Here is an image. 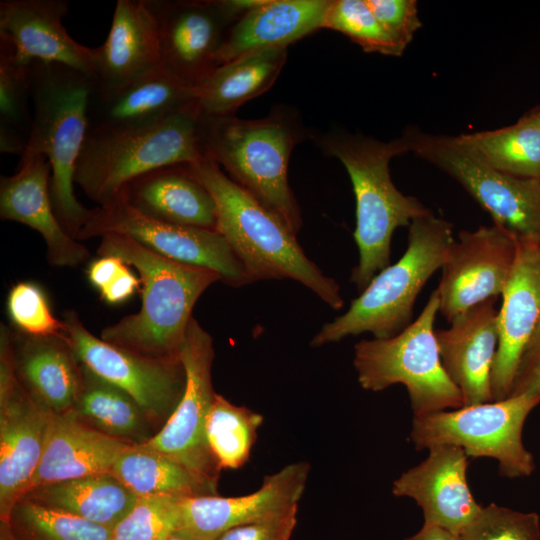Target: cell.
<instances>
[{
	"mask_svg": "<svg viewBox=\"0 0 540 540\" xmlns=\"http://www.w3.org/2000/svg\"><path fill=\"white\" fill-rule=\"evenodd\" d=\"M6 522L18 540H110L112 532L26 496L16 501Z\"/></svg>",
	"mask_w": 540,
	"mask_h": 540,
	"instance_id": "36",
	"label": "cell"
},
{
	"mask_svg": "<svg viewBox=\"0 0 540 540\" xmlns=\"http://www.w3.org/2000/svg\"><path fill=\"white\" fill-rule=\"evenodd\" d=\"M309 472V463H291L266 476L260 488L247 495L181 498L177 533L196 540H216L232 528L287 515L297 510Z\"/></svg>",
	"mask_w": 540,
	"mask_h": 540,
	"instance_id": "16",
	"label": "cell"
},
{
	"mask_svg": "<svg viewBox=\"0 0 540 540\" xmlns=\"http://www.w3.org/2000/svg\"><path fill=\"white\" fill-rule=\"evenodd\" d=\"M517 243L514 234L494 223L458 233L436 288L439 312L449 323L471 307L502 294Z\"/></svg>",
	"mask_w": 540,
	"mask_h": 540,
	"instance_id": "14",
	"label": "cell"
},
{
	"mask_svg": "<svg viewBox=\"0 0 540 540\" xmlns=\"http://www.w3.org/2000/svg\"><path fill=\"white\" fill-rule=\"evenodd\" d=\"M297 510L279 518L232 528L216 540H291Z\"/></svg>",
	"mask_w": 540,
	"mask_h": 540,
	"instance_id": "42",
	"label": "cell"
},
{
	"mask_svg": "<svg viewBox=\"0 0 540 540\" xmlns=\"http://www.w3.org/2000/svg\"><path fill=\"white\" fill-rule=\"evenodd\" d=\"M137 497H199L217 494V481L143 445H129L109 471Z\"/></svg>",
	"mask_w": 540,
	"mask_h": 540,
	"instance_id": "32",
	"label": "cell"
},
{
	"mask_svg": "<svg viewBox=\"0 0 540 540\" xmlns=\"http://www.w3.org/2000/svg\"><path fill=\"white\" fill-rule=\"evenodd\" d=\"M331 0H256L230 27L218 67L243 54L287 46L323 28Z\"/></svg>",
	"mask_w": 540,
	"mask_h": 540,
	"instance_id": "25",
	"label": "cell"
},
{
	"mask_svg": "<svg viewBox=\"0 0 540 540\" xmlns=\"http://www.w3.org/2000/svg\"><path fill=\"white\" fill-rule=\"evenodd\" d=\"M201 131L205 156L296 234L302 218L288 184V163L305 131L293 112L278 109L256 120L201 118Z\"/></svg>",
	"mask_w": 540,
	"mask_h": 540,
	"instance_id": "5",
	"label": "cell"
},
{
	"mask_svg": "<svg viewBox=\"0 0 540 540\" xmlns=\"http://www.w3.org/2000/svg\"><path fill=\"white\" fill-rule=\"evenodd\" d=\"M186 167L212 195L217 208L216 231L227 241L251 282L292 279L331 308L339 310L344 306L339 284L306 256L296 234L280 218L209 157Z\"/></svg>",
	"mask_w": 540,
	"mask_h": 540,
	"instance_id": "2",
	"label": "cell"
},
{
	"mask_svg": "<svg viewBox=\"0 0 540 540\" xmlns=\"http://www.w3.org/2000/svg\"><path fill=\"white\" fill-rule=\"evenodd\" d=\"M181 498L138 497L133 508L118 522L110 540H165L181 527Z\"/></svg>",
	"mask_w": 540,
	"mask_h": 540,
	"instance_id": "38",
	"label": "cell"
},
{
	"mask_svg": "<svg viewBox=\"0 0 540 540\" xmlns=\"http://www.w3.org/2000/svg\"><path fill=\"white\" fill-rule=\"evenodd\" d=\"M29 67L16 61L11 48L0 42V151L24 154L33 113Z\"/></svg>",
	"mask_w": 540,
	"mask_h": 540,
	"instance_id": "35",
	"label": "cell"
},
{
	"mask_svg": "<svg viewBox=\"0 0 540 540\" xmlns=\"http://www.w3.org/2000/svg\"><path fill=\"white\" fill-rule=\"evenodd\" d=\"M19 170L0 178V217L37 231L45 241L47 259L58 267H76L90 258L89 250L58 220L50 196L51 165L43 155L24 154Z\"/></svg>",
	"mask_w": 540,
	"mask_h": 540,
	"instance_id": "21",
	"label": "cell"
},
{
	"mask_svg": "<svg viewBox=\"0 0 540 540\" xmlns=\"http://www.w3.org/2000/svg\"><path fill=\"white\" fill-rule=\"evenodd\" d=\"M16 373L23 387L54 413L71 411L81 386V363L65 336L14 332Z\"/></svg>",
	"mask_w": 540,
	"mask_h": 540,
	"instance_id": "28",
	"label": "cell"
},
{
	"mask_svg": "<svg viewBox=\"0 0 540 540\" xmlns=\"http://www.w3.org/2000/svg\"><path fill=\"white\" fill-rule=\"evenodd\" d=\"M540 404V394L523 393L503 400L414 416L410 440L417 450L453 445L471 458L497 461L508 479L529 477L535 470L533 454L523 443V427Z\"/></svg>",
	"mask_w": 540,
	"mask_h": 540,
	"instance_id": "9",
	"label": "cell"
},
{
	"mask_svg": "<svg viewBox=\"0 0 540 540\" xmlns=\"http://www.w3.org/2000/svg\"><path fill=\"white\" fill-rule=\"evenodd\" d=\"M165 540H196V539L187 537L185 535H182V534L176 532V533L171 534Z\"/></svg>",
	"mask_w": 540,
	"mask_h": 540,
	"instance_id": "49",
	"label": "cell"
},
{
	"mask_svg": "<svg viewBox=\"0 0 540 540\" xmlns=\"http://www.w3.org/2000/svg\"><path fill=\"white\" fill-rule=\"evenodd\" d=\"M65 334L78 361L129 394L157 432L177 407L185 388L180 360L153 358L93 335L74 310L63 315Z\"/></svg>",
	"mask_w": 540,
	"mask_h": 540,
	"instance_id": "11",
	"label": "cell"
},
{
	"mask_svg": "<svg viewBox=\"0 0 540 540\" xmlns=\"http://www.w3.org/2000/svg\"><path fill=\"white\" fill-rule=\"evenodd\" d=\"M158 22L162 65L198 87L218 67L217 55L236 19L222 0H149Z\"/></svg>",
	"mask_w": 540,
	"mask_h": 540,
	"instance_id": "15",
	"label": "cell"
},
{
	"mask_svg": "<svg viewBox=\"0 0 540 540\" xmlns=\"http://www.w3.org/2000/svg\"><path fill=\"white\" fill-rule=\"evenodd\" d=\"M406 540H462V539L459 535H456L443 528L429 525V524H423V526L418 532L406 538Z\"/></svg>",
	"mask_w": 540,
	"mask_h": 540,
	"instance_id": "46",
	"label": "cell"
},
{
	"mask_svg": "<svg viewBox=\"0 0 540 540\" xmlns=\"http://www.w3.org/2000/svg\"><path fill=\"white\" fill-rule=\"evenodd\" d=\"M261 414L215 394L206 420V439L220 469H238L250 456Z\"/></svg>",
	"mask_w": 540,
	"mask_h": 540,
	"instance_id": "34",
	"label": "cell"
},
{
	"mask_svg": "<svg viewBox=\"0 0 540 540\" xmlns=\"http://www.w3.org/2000/svg\"><path fill=\"white\" fill-rule=\"evenodd\" d=\"M462 540H540V517L490 503L459 535Z\"/></svg>",
	"mask_w": 540,
	"mask_h": 540,
	"instance_id": "39",
	"label": "cell"
},
{
	"mask_svg": "<svg viewBox=\"0 0 540 540\" xmlns=\"http://www.w3.org/2000/svg\"><path fill=\"white\" fill-rule=\"evenodd\" d=\"M523 393L540 394V321L523 352L510 396Z\"/></svg>",
	"mask_w": 540,
	"mask_h": 540,
	"instance_id": "43",
	"label": "cell"
},
{
	"mask_svg": "<svg viewBox=\"0 0 540 540\" xmlns=\"http://www.w3.org/2000/svg\"><path fill=\"white\" fill-rule=\"evenodd\" d=\"M409 152L457 181L497 224L518 240L540 243V179L505 174L480 159L457 136L409 126L403 132Z\"/></svg>",
	"mask_w": 540,
	"mask_h": 540,
	"instance_id": "10",
	"label": "cell"
},
{
	"mask_svg": "<svg viewBox=\"0 0 540 540\" xmlns=\"http://www.w3.org/2000/svg\"><path fill=\"white\" fill-rule=\"evenodd\" d=\"M119 197L150 218L216 231L215 201L207 188L191 175L186 164L166 166L141 175L126 185Z\"/></svg>",
	"mask_w": 540,
	"mask_h": 540,
	"instance_id": "26",
	"label": "cell"
},
{
	"mask_svg": "<svg viewBox=\"0 0 540 540\" xmlns=\"http://www.w3.org/2000/svg\"><path fill=\"white\" fill-rule=\"evenodd\" d=\"M0 540H18L6 521H0Z\"/></svg>",
	"mask_w": 540,
	"mask_h": 540,
	"instance_id": "48",
	"label": "cell"
},
{
	"mask_svg": "<svg viewBox=\"0 0 540 540\" xmlns=\"http://www.w3.org/2000/svg\"><path fill=\"white\" fill-rule=\"evenodd\" d=\"M498 309V348L493 401L510 396L523 352L540 321V243L518 240L515 260Z\"/></svg>",
	"mask_w": 540,
	"mask_h": 540,
	"instance_id": "19",
	"label": "cell"
},
{
	"mask_svg": "<svg viewBox=\"0 0 540 540\" xmlns=\"http://www.w3.org/2000/svg\"><path fill=\"white\" fill-rule=\"evenodd\" d=\"M439 308L435 289L419 316L401 332L355 345L353 364L363 389L379 392L404 385L414 416L463 407L461 393L447 375L439 353L434 330Z\"/></svg>",
	"mask_w": 540,
	"mask_h": 540,
	"instance_id": "8",
	"label": "cell"
},
{
	"mask_svg": "<svg viewBox=\"0 0 540 540\" xmlns=\"http://www.w3.org/2000/svg\"><path fill=\"white\" fill-rule=\"evenodd\" d=\"M374 16L405 51L416 32L422 27L416 0H366Z\"/></svg>",
	"mask_w": 540,
	"mask_h": 540,
	"instance_id": "41",
	"label": "cell"
},
{
	"mask_svg": "<svg viewBox=\"0 0 540 540\" xmlns=\"http://www.w3.org/2000/svg\"><path fill=\"white\" fill-rule=\"evenodd\" d=\"M458 140L493 168L520 178L540 179V128L520 121Z\"/></svg>",
	"mask_w": 540,
	"mask_h": 540,
	"instance_id": "33",
	"label": "cell"
},
{
	"mask_svg": "<svg viewBox=\"0 0 540 540\" xmlns=\"http://www.w3.org/2000/svg\"><path fill=\"white\" fill-rule=\"evenodd\" d=\"M7 310L17 331L30 336H65L63 320L56 318L43 290L32 282H18L9 291Z\"/></svg>",
	"mask_w": 540,
	"mask_h": 540,
	"instance_id": "40",
	"label": "cell"
},
{
	"mask_svg": "<svg viewBox=\"0 0 540 540\" xmlns=\"http://www.w3.org/2000/svg\"><path fill=\"white\" fill-rule=\"evenodd\" d=\"M427 451L422 462L393 481L392 493L414 500L424 524L460 535L482 507L467 482L469 457L453 445H436Z\"/></svg>",
	"mask_w": 540,
	"mask_h": 540,
	"instance_id": "17",
	"label": "cell"
},
{
	"mask_svg": "<svg viewBox=\"0 0 540 540\" xmlns=\"http://www.w3.org/2000/svg\"><path fill=\"white\" fill-rule=\"evenodd\" d=\"M321 149L344 165L356 201L353 233L359 261L350 281L362 292L390 265L391 241L398 227L432 211L394 185L389 170L392 158L409 153L405 138L382 141L362 134L335 132L317 139Z\"/></svg>",
	"mask_w": 540,
	"mask_h": 540,
	"instance_id": "3",
	"label": "cell"
},
{
	"mask_svg": "<svg viewBox=\"0 0 540 540\" xmlns=\"http://www.w3.org/2000/svg\"><path fill=\"white\" fill-rule=\"evenodd\" d=\"M140 284V278H137L127 265L111 283L100 291L101 297L109 304H119L129 299L139 289Z\"/></svg>",
	"mask_w": 540,
	"mask_h": 540,
	"instance_id": "44",
	"label": "cell"
},
{
	"mask_svg": "<svg viewBox=\"0 0 540 540\" xmlns=\"http://www.w3.org/2000/svg\"><path fill=\"white\" fill-rule=\"evenodd\" d=\"M127 266L116 256H100L94 260L88 268V279L99 291L111 283L118 274Z\"/></svg>",
	"mask_w": 540,
	"mask_h": 540,
	"instance_id": "45",
	"label": "cell"
},
{
	"mask_svg": "<svg viewBox=\"0 0 540 540\" xmlns=\"http://www.w3.org/2000/svg\"><path fill=\"white\" fill-rule=\"evenodd\" d=\"M23 496L110 529L138 499L110 472L40 485Z\"/></svg>",
	"mask_w": 540,
	"mask_h": 540,
	"instance_id": "31",
	"label": "cell"
},
{
	"mask_svg": "<svg viewBox=\"0 0 540 540\" xmlns=\"http://www.w3.org/2000/svg\"><path fill=\"white\" fill-rule=\"evenodd\" d=\"M205 157L201 118L191 107L149 127L87 134L76 161L74 184L105 206L141 175Z\"/></svg>",
	"mask_w": 540,
	"mask_h": 540,
	"instance_id": "7",
	"label": "cell"
},
{
	"mask_svg": "<svg viewBox=\"0 0 540 540\" xmlns=\"http://www.w3.org/2000/svg\"><path fill=\"white\" fill-rule=\"evenodd\" d=\"M286 58L287 48H268L220 65L195 88L193 110L200 118L234 116L241 105L274 84Z\"/></svg>",
	"mask_w": 540,
	"mask_h": 540,
	"instance_id": "29",
	"label": "cell"
},
{
	"mask_svg": "<svg viewBox=\"0 0 540 540\" xmlns=\"http://www.w3.org/2000/svg\"><path fill=\"white\" fill-rule=\"evenodd\" d=\"M408 228L402 257L380 271L344 314L325 323L311 340L312 347L365 332L390 338L411 323L420 291L442 269L455 238L453 225L433 212L414 219Z\"/></svg>",
	"mask_w": 540,
	"mask_h": 540,
	"instance_id": "6",
	"label": "cell"
},
{
	"mask_svg": "<svg viewBox=\"0 0 540 540\" xmlns=\"http://www.w3.org/2000/svg\"><path fill=\"white\" fill-rule=\"evenodd\" d=\"M66 0H2L0 42L7 44L17 62H55L95 79L94 48L75 41L63 25Z\"/></svg>",
	"mask_w": 540,
	"mask_h": 540,
	"instance_id": "20",
	"label": "cell"
},
{
	"mask_svg": "<svg viewBox=\"0 0 540 540\" xmlns=\"http://www.w3.org/2000/svg\"><path fill=\"white\" fill-rule=\"evenodd\" d=\"M105 234L124 235L170 260L213 270L231 286L251 282L243 265L217 231L150 218L121 197L93 208L76 240L101 238Z\"/></svg>",
	"mask_w": 540,
	"mask_h": 540,
	"instance_id": "12",
	"label": "cell"
},
{
	"mask_svg": "<svg viewBox=\"0 0 540 540\" xmlns=\"http://www.w3.org/2000/svg\"><path fill=\"white\" fill-rule=\"evenodd\" d=\"M195 88L163 65L114 89L94 84L88 104L87 134L149 127L192 107Z\"/></svg>",
	"mask_w": 540,
	"mask_h": 540,
	"instance_id": "18",
	"label": "cell"
},
{
	"mask_svg": "<svg viewBox=\"0 0 540 540\" xmlns=\"http://www.w3.org/2000/svg\"><path fill=\"white\" fill-rule=\"evenodd\" d=\"M81 386L71 412L90 428L129 445L149 441L157 429L125 391L81 364Z\"/></svg>",
	"mask_w": 540,
	"mask_h": 540,
	"instance_id": "30",
	"label": "cell"
},
{
	"mask_svg": "<svg viewBox=\"0 0 540 540\" xmlns=\"http://www.w3.org/2000/svg\"><path fill=\"white\" fill-rule=\"evenodd\" d=\"M128 446L85 425L71 411L54 413L42 459L26 493L40 485L109 472Z\"/></svg>",
	"mask_w": 540,
	"mask_h": 540,
	"instance_id": "27",
	"label": "cell"
},
{
	"mask_svg": "<svg viewBox=\"0 0 540 540\" xmlns=\"http://www.w3.org/2000/svg\"><path fill=\"white\" fill-rule=\"evenodd\" d=\"M97 253L134 267L142 294L140 310L106 326L100 338L153 358L179 360L193 307L220 275L160 256L119 234L103 235Z\"/></svg>",
	"mask_w": 540,
	"mask_h": 540,
	"instance_id": "1",
	"label": "cell"
},
{
	"mask_svg": "<svg viewBox=\"0 0 540 540\" xmlns=\"http://www.w3.org/2000/svg\"><path fill=\"white\" fill-rule=\"evenodd\" d=\"M162 65L157 18L149 0H118L104 43L94 48L95 86L120 87Z\"/></svg>",
	"mask_w": 540,
	"mask_h": 540,
	"instance_id": "24",
	"label": "cell"
},
{
	"mask_svg": "<svg viewBox=\"0 0 540 540\" xmlns=\"http://www.w3.org/2000/svg\"><path fill=\"white\" fill-rule=\"evenodd\" d=\"M213 359L212 337L192 318L179 354L185 371L182 397L164 426L141 445L177 460L203 477L218 481L221 469L210 451L205 432L216 394L211 379Z\"/></svg>",
	"mask_w": 540,
	"mask_h": 540,
	"instance_id": "13",
	"label": "cell"
},
{
	"mask_svg": "<svg viewBox=\"0 0 540 540\" xmlns=\"http://www.w3.org/2000/svg\"><path fill=\"white\" fill-rule=\"evenodd\" d=\"M497 299L456 316L435 330L442 365L459 389L463 406L493 401L491 375L498 348Z\"/></svg>",
	"mask_w": 540,
	"mask_h": 540,
	"instance_id": "23",
	"label": "cell"
},
{
	"mask_svg": "<svg viewBox=\"0 0 540 540\" xmlns=\"http://www.w3.org/2000/svg\"><path fill=\"white\" fill-rule=\"evenodd\" d=\"M518 121L540 128V106H536L527 111L518 119Z\"/></svg>",
	"mask_w": 540,
	"mask_h": 540,
	"instance_id": "47",
	"label": "cell"
},
{
	"mask_svg": "<svg viewBox=\"0 0 540 540\" xmlns=\"http://www.w3.org/2000/svg\"><path fill=\"white\" fill-rule=\"evenodd\" d=\"M323 28L346 35L366 53L396 57L404 53L380 25L366 0H331Z\"/></svg>",
	"mask_w": 540,
	"mask_h": 540,
	"instance_id": "37",
	"label": "cell"
},
{
	"mask_svg": "<svg viewBox=\"0 0 540 540\" xmlns=\"http://www.w3.org/2000/svg\"><path fill=\"white\" fill-rule=\"evenodd\" d=\"M29 82L33 118L24 154L48 159L54 212L76 239L92 213L74 194V172L87 136L95 79L63 64L36 60L30 63Z\"/></svg>",
	"mask_w": 540,
	"mask_h": 540,
	"instance_id": "4",
	"label": "cell"
},
{
	"mask_svg": "<svg viewBox=\"0 0 540 540\" xmlns=\"http://www.w3.org/2000/svg\"><path fill=\"white\" fill-rule=\"evenodd\" d=\"M54 412L18 382L0 401V521L27 491L46 446Z\"/></svg>",
	"mask_w": 540,
	"mask_h": 540,
	"instance_id": "22",
	"label": "cell"
}]
</instances>
